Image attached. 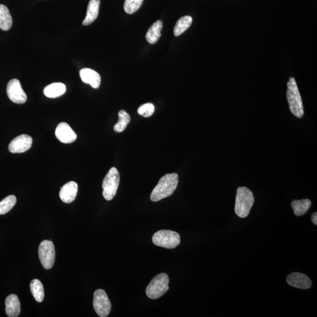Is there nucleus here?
I'll list each match as a JSON object with an SVG mask.
<instances>
[{"label":"nucleus","instance_id":"6e6552de","mask_svg":"<svg viewBox=\"0 0 317 317\" xmlns=\"http://www.w3.org/2000/svg\"><path fill=\"white\" fill-rule=\"evenodd\" d=\"M93 305L94 310L99 317H106L109 315L111 310V302L104 290L99 289L95 291Z\"/></svg>","mask_w":317,"mask_h":317},{"label":"nucleus","instance_id":"2eb2a0df","mask_svg":"<svg viewBox=\"0 0 317 317\" xmlns=\"http://www.w3.org/2000/svg\"><path fill=\"white\" fill-rule=\"evenodd\" d=\"M5 313L10 317H17L21 312V304L18 296L15 294L8 296L5 301Z\"/></svg>","mask_w":317,"mask_h":317},{"label":"nucleus","instance_id":"7ed1b4c3","mask_svg":"<svg viewBox=\"0 0 317 317\" xmlns=\"http://www.w3.org/2000/svg\"><path fill=\"white\" fill-rule=\"evenodd\" d=\"M287 98L291 113L298 118L304 115V108L298 85L293 77L287 83Z\"/></svg>","mask_w":317,"mask_h":317},{"label":"nucleus","instance_id":"dca6fc26","mask_svg":"<svg viewBox=\"0 0 317 317\" xmlns=\"http://www.w3.org/2000/svg\"><path fill=\"white\" fill-rule=\"evenodd\" d=\"M100 0H90L89 4L88 5L87 16L84 21L82 22V25H90L95 21L98 16Z\"/></svg>","mask_w":317,"mask_h":317},{"label":"nucleus","instance_id":"f257e3e1","mask_svg":"<svg viewBox=\"0 0 317 317\" xmlns=\"http://www.w3.org/2000/svg\"><path fill=\"white\" fill-rule=\"evenodd\" d=\"M178 174H167L163 176L151 193V201L158 202L172 195L178 187Z\"/></svg>","mask_w":317,"mask_h":317},{"label":"nucleus","instance_id":"a878e982","mask_svg":"<svg viewBox=\"0 0 317 317\" xmlns=\"http://www.w3.org/2000/svg\"><path fill=\"white\" fill-rule=\"evenodd\" d=\"M154 112H155V106L152 103H147V104L140 106L138 110V113L139 115L144 116L145 118L152 116Z\"/></svg>","mask_w":317,"mask_h":317},{"label":"nucleus","instance_id":"bb28decb","mask_svg":"<svg viewBox=\"0 0 317 317\" xmlns=\"http://www.w3.org/2000/svg\"><path fill=\"white\" fill-rule=\"evenodd\" d=\"M311 221L314 224L317 225V213H314L311 216Z\"/></svg>","mask_w":317,"mask_h":317},{"label":"nucleus","instance_id":"ddd939ff","mask_svg":"<svg viewBox=\"0 0 317 317\" xmlns=\"http://www.w3.org/2000/svg\"><path fill=\"white\" fill-rule=\"evenodd\" d=\"M78 186L76 182L71 181L63 186L59 192V198L65 204L75 201L78 193Z\"/></svg>","mask_w":317,"mask_h":317},{"label":"nucleus","instance_id":"f3484780","mask_svg":"<svg viewBox=\"0 0 317 317\" xmlns=\"http://www.w3.org/2000/svg\"><path fill=\"white\" fill-rule=\"evenodd\" d=\"M66 90V86L62 83H53L44 88V93L48 98H56L64 95Z\"/></svg>","mask_w":317,"mask_h":317},{"label":"nucleus","instance_id":"20e7f679","mask_svg":"<svg viewBox=\"0 0 317 317\" xmlns=\"http://www.w3.org/2000/svg\"><path fill=\"white\" fill-rule=\"evenodd\" d=\"M169 279L167 274L161 273L157 275L148 285L146 293L150 299H158L167 292L168 290Z\"/></svg>","mask_w":317,"mask_h":317},{"label":"nucleus","instance_id":"f03ea898","mask_svg":"<svg viewBox=\"0 0 317 317\" xmlns=\"http://www.w3.org/2000/svg\"><path fill=\"white\" fill-rule=\"evenodd\" d=\"M255 203L252 192L245 187H240L237 190L235 211L240 218H245L249 215Z\"/></svg>","mask_w":317,"mask_h":317},{"label":"nucleus","instance_id":"9d476101","mask_svg":"<svg viewBox=\"0 0 317 317\" xmlns=\"http://www.w3.org/2000/svg\"><path fill=\"white\" fill-rule=\"evenodd\" d=\"M33 144V138L30 135H19L12 140L8 146V150L12 153H21L29 150Z\"/></svg>","mask_w":317,"mask_h":317},{"label":"nucleus","instance_id":"aec40b11","mask_svg":"<svg viewBox=\"0 0 317 317\" xmlns=\"http://www.w3.org/2000/svg\"><path fill=\"white\" fill-rule=\"evenodd\" d=\"M291 207H292L294 213L297 216L304 215L310 209L311 206L310 200L305 199L301 200H294L291 202Z\"/></svg>","mask_w":317,"mask_h":317},{"label":"nucleus","instance_id":"f8f14e48","mask_svg":"<svg viewBox=\"0 0 317 317\" xmlns=\"http://www.w3.org/2000/svg\"><path fill=\"white\" fill-rule=\"evenodd\" d=\"M287 282L291 287L299 289H309L312 285V281L307 275L301 273H293L287 276Z\"/></svg>","mask_w":317,"mask_h":317},{"label":"nucleus","instance_id":"1a4fd4ad","mask_svg":"<svg viewBox=\"0 0 317 317\" xmlns=\"http://www.w3.org/2000/svg\"><path fill=\"white\" fill-rule=\"evenodd\" d=\"M7 93L11 101L16 104H23L27 101L26 93L22 90L21 85L18 79H13L8 83Z\"/></svg>","mask_w":317,"mask_h":317},{"label":"nucleus","instance_id":"4be33fe9","mask_svg":"<svg viewBox=\"0 0 317 317\" xmlns=\"http://www.w3.org/2000/svg\"><path fill=\"white\" fill-rule=\"evenodd\" d=\"M192 21L193 19L190 16H186L182 17L177 21L174 28V35L176 37L181 36L190 27Z\"/></svg>","mask_w":317,"mask_h":317},{"label":"nucleus","instance_id":"4468645a","mask_svg":"<svg viewBox=\"0 0 317 317\" xmlns=\"http://www.w3.org/2000/svg\"><path fill=\"white\" fill-rule=\"evenodd\" d=\"M80 77L83 82L90 84L91 87L97 89L100 86L101 82L99 74L90 68H84L80 71Z\"/></svg>","mask_w":317,"mask_h":317},{"label":"nucleus","instance_id":"423d86ee","mask_svg":"<svg viewBox=\"0 0 317 317\" xmlns=\"http://www.w3.org/2000/svg\"><path fill=\"white\" fill-rule=\"evenodd\" d=\"M154 244L166 248H175L181 242L179 234L172 230H163L157 231L152 238Z\"/></svg>","mask_w":317,"mask_h":317},{"label":"nucleus","instance_id":"412c9836","mask_svg":"<svg viewBox=\"0 0 317 317\" xmlns=\"http://www.w3.org/2000/svg\"><path fill=\"white\" fill-rule=\"evenodd\" d=\"M31 292L34 298L38 302H41L44 298V289L42 282L38 279H34L30 283Z\"/></svg>","mask_w":317,"mask_h":317},{"label":"nucleus","instance_id":"5701e85b","mask_svg":"<svg viewBox=\"0 0 317 317\" xmlns=\"http://www.w3.org/2000/svg\"><path fill=\"white\" fill-rule=\"evenodd\" d=\"M119 121L114 126L113 130L116 132L120 133L123 132L127 127V125L131 122V116L124 110L120 111L118 113Z\"/></svg>","mask_w":317,"mask_h":317},{"label":"nucleus","instance_id":"39448f33","mask_svg":"<svg viewBox=\"0 0 317 317\" xmlns=\"http://www.w3.org/2000/svg\"><path fill=\"white\" fill-rule=\"evenodd\" d=\"M120 182V175L115 168H111L102 182L103 196L110 201L115 196Z\"/></svg>","mask_w":317,"mask_h":317},{"label":"nucleus","instance_id":"6ab92c4d","mask_svg":"<svg viewBox=\"0 0 317 317\" xmlns=\"http://www.w3.org/2000/svg\"><path fill=\"white\" fill-rule=\"evenodd\" d=\"M13 25V19L9 10L4 5L0 4V29L8 31Z\"/></svg>","mask_w":317,"mask_h":317},{"label":"nucleus","instance_id":"a211bd4d","mask_svg":"<svg viewBox=\"0 0 317 317\" xmlns=\"http://www.w3.org/2000/svg\"><path fill=\"white\" fill-rule=\"evenodd\" d=\"M163 28V22L161 20H158L153 23L148 30L146 34V39L150 44H155L158 41L161 36V31Z\"/></svg>","mask_w":317,"mask_h":317},{"label":"nucleus","instance_id":"0eeeda50","mask_svg":"<svg viewBox=\"0 0 317 317\" xmlns=\"http://www.w3.org/2000/svg\"><path fill=\"white\" fill-rule=\"evenodd\" d=\"M38 256L42 266L45 269H51L56 261V250L53 242L47 240L42 241L39 245Z\"/></svg>","mask_w":317,"mask_h":317},{"label":"nucleus","instance_id":"393cba45","mask_svg":"<svg viewBox=\"0 0 317 317\" xmlns=\"http://www.w3.org/2000/svg\"><path fill=\"white\" fill-rule=\"evenodd\" d=\"M144 0H125L124 10L126 13L132 14L136 12L142 5Z\"/></svg>","mask_w":317,"mask_h":317},{"label":"nucleus","instance_id":"9b49d317","mask_svg":"<svg viewBox=\"0 0 317 317\" xmlns=\"http://www.w3.org/2000/svg\"><path fill=\"white\" fill-rule=\"evenodd\" d=\"M56 136L60 142L64 144H71L75 141L76 134L70 126L65 122L60 123L56 130Z\"/></svg>","mask_w":317,"mask_h":317},{"label":"nucleus","instance_id":"b1692460","mask_svg":"<svg viewBox=\"0 0 317 317\" xmlns=\"http://www.w3.org/2000/svg\"><path fill=\"white\" fill-rule=\"evenodd\" d=\"M17 203L15 196L10 195L0 202V215H5L12 209Z\"/></svg>","mask_w":317,"mask_h":317}]
</instances>
